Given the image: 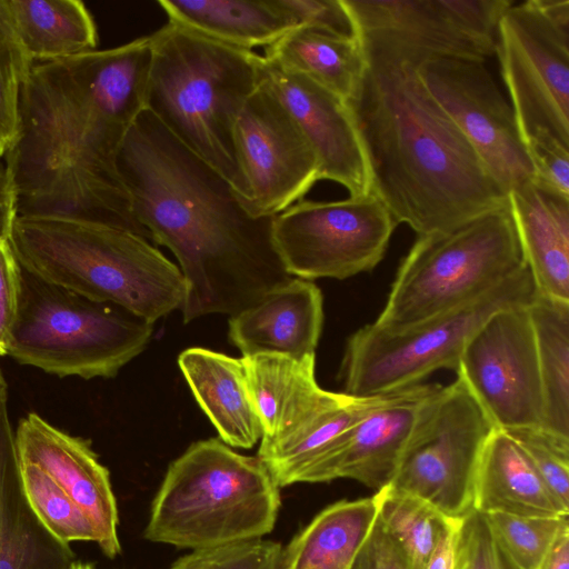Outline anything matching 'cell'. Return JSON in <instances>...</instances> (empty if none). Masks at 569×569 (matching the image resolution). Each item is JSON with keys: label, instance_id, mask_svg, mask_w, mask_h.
Wrapping results in <instances>:
<instances>
[{"label": "cell", "instance_id": "6da1fadb", "mask_svg": "<svg viewBox=\"0 0 569 569\" xmlns=\"http://www.w3.org/2000/svg\"><path fill=\"white\" fill-rule=\"evenodd\" d=\"M151 64V36L33 63L20 93L19 136L6 156L17 216H70L150 239L117 154L147 110Z\"/></svg>", "mask_w": 569, "mask_h": 569}, {"label": "cell", "instance_id": "7a4b0ae2", "mask_svg": "<svg viewBox=\"0 0 569 569\" xmlns=\"http://www.w3.org/2000/svg\"><path fill=\"white\" fill-rule=\"evenodd\" d=\"M117 169L134 218L179 262L184 323L236 315L292 278L272 242L273 217L250 216L231 186L149 110L127 132Z\"/></svg>", "mask_w": 569, "mask_h": 569}, {"label": "cell", "instance_id": "3957f363", "mask_svg": "<svg viewBox=\"0 0 569 569\" xmlns=\"http://www.w3.org/2000/svg\"><path fill=\"white\" fill-rule=\"evenodd\" d=\"M366 68L346 101L371 192L418 236L453 230L507 206V193L419 76L429 53L360 34Z\"/></svg>", "mask_w": 569, "mask_h": 569}, {"label": "cell", "instance_id": "277c9868", "mask_svg": "<svg viewBox=\"0 0 569 569\" xmlns=\"http://www.w3.org/2000/svg\"><path fill=\"white\" fill-rule=\"evenodd\" d=\"M30 273L154 323L181 307L177 264L138 233L60 214L16 216L8 236Z\"/></svg>", "mask_w": 569, "mask_h": 569}, {"label": "cell", "instance_id": "5b68a950", "mask_svg": "<svg viewBox=\"0 0 569 569\" xmlns=\"http://www.w3.org/2000/svg\"><path fill=\"white\" fill-rule=\"evenodd\" d=\"M150 36L147 110L239 194L233 127L259 86L260 54L171 22Z\"/></svg>", "mask_w": 569, "mask_h": 569}, {"label": "cell", "instance_id": "8992f818", "mask_svg": "<svg viewBox=\"0 0 569 569\" xmlns=\"http://www.w3.org/2000/svg\"><path fill=\"white\" fill-rule=\"evenodd\" d=\"M280 489L257 456L217 438L196 441L168 467L143 536L191 551L262 539L277 522Z\"/></svg>", "mask_w": 569, "mask_h": 569}, {"label": "cell", "instance_id": "52a82bcc", "mask_svg": "<svg viewBox=\"0 0 569 569\" xmlns=\"http://www.w3.org/2000/svg\"><path fill=\"white\" fill-rule=\"evenodd\" d=\"M152 331L153 323L122 307L89 299L21 267L6 355L59 377L112 378L144 350Z\"/></svg>", "mask_w": 569, "mask_h": 569}, {"label": "cell", "instance_id": "ba28073f", "mask_svg": "<svg viewBox=\"0 0 569 569\" xmlns=\"http://www.w3.org/2000/svg\"><path fill=\"white\" fill-rule=\"evenodd\" d=\"M523 267L508 203L453 230L418 236L373 325L408 329L476 300Z\"/></svg>", "mask_w": 569, "mask_h": 569}, {"label": "cell", "instance_id": "9c48e42d", "mask_svg": "<svg viewBox=\"0 0 569 569\" xmlns=\"http://www.w3.org/2000/svg\"><path fill=\"white\" fill-rule=\"evenodd\" d=\"M537 295L533 278L523 267L476 300L400 331L373 323L347 341L339 378L347 395L372 397L419 383L439 369H458L462 349L473 332L496 311L528 306Z\"/></svg>", "mask_w": 569, "mask_h": 569}, {"label": "cell", "instance_id": "30bf717a", "mask_svg": "<svg viewBox=\"0 0 569 569\" xmlns=\"http://www.w3.org/2000/svg\"><path fill=\"white\" fill-rule=\"evenodd\" d=\"M495 53L525 146H569V0H527L500 19Z\"/></svg>", "mask_w": 569, "mask_h": 569}, {"label": "cell", "instance_id": "8fae6325", "mask_svg": "<svg viewBox=\"0 0 569 569\" xmlns=\"http://www.w3.org/2000/svg\"><path fill=\"white\" fill-rule=\"evenodd\" d=\"M496 429L457 377L426 407L389 488L419 497L449 518L475 508L483 447Z\"/></svg>", "mask_w": 569, "mask_h": 569}, {"label": "cell", "instance_id": "7c38bea8", "mask_svg": "<svg viewBox=\"0 0 569 569\" xmlns=\"http://www.w3.org/2000/svg\"><path fill=\"white\" fill-rule=\"evenodd\" d=\"M397 226L369 192L338 201H298L273 217L271 237L290 276L343 280L382 260Z\"/></svg>", "mask_w": 569, "mask_h": 569}, {"label": "cell", "instance_id": "4fadbf2b", "mask_svg": "<svg viewBox=\"0 0 569 569\" xmlns=\"http://www.w3.org/2000/svg\"><path fill=\"white\" fill-rule=\"evenodd\" d=\"M233 147L241 180L236 198L254 218L281 213L320 180L317 157L298 124L260 84L236 119Z\"/></svg>", "mask_w": 569, "mask_h": 569}, {"label": "cell", "instance_id": "5bb4252c", "mask_svg": "<svg viewBox=\"0 0 569 569\" xmlns=\"http://www.w3.org/2000/svg\"><path fill=\"white\" fill-rule=\"evenodd\" d=\"M528 306L492 313L466 342L456 371L499 430L542 421V388Z\"/></svg>", "mask_w": 569, "mask_h": 569}, {"label": "cell", "instance_id": "9a60e30c", "mask_svg": "<svg viewBox=\"0 0 569 569\" xmlns=\"http://www.w3.org/2000/svg\"><path fill=\"white\" fill-rule=\"evenodd\" d=\"M418 71L428 91L507 194L535 179L511 106L485 61L430 56L420 62Z\"/></svg>", "mask_w": 569, "mask_h": 569}, {"label": "cell", "instance_id": "2e32d148", "mask_svg": "<svg viewBox=\"0 0 569 569\" xmlns=\"http://www.w3.org/2000/svg\"><path fill=\"white\" fill-rule=\"evenodd\" d=\"M258 73L259 84L284 106L312 148L320 180L341 184L349 197L371 192L366 154L346 101L263 56Z\"/></svg>", "mask_w": 569, "mask_h": 569}, {"label": "cell", "instance_id": "e0dca14e", "mask_svg": "<svg viewBox=\"0 0 569 569\" xmlns=\"http://www.w3.org/2000/svg\"><path fill=\"white\" fill-rule=\"evenodd\" d=\"M439 383H419L391 393L366 415L300 482L356 480L379 491L392 481L409 441Z\"/></svg>", "mask_w": 569, "mask_h": 569}, {"label": "cell", "instance_id": "ac0fdd59", "mask_svg": "<svg viewBox=\"0 0 569 569\" xmlns=\"http://www.w3.org/2000/svg\"><path fill=\"white\" fill-rule=\"evenodd\" d=\"M14 442L19 461L39 467L54 480L92 521L102 552L109 558L118 556L119 516L110 473L90 443L36 413L21 419Z\"/></svg>", "mask_w": 569, "mask_h": 569}, {"label": "cell", "instance_id": "d6986e66", "mask_svg": "<svg viewBox=\"0 0 569 569\" xmlns=\"http://www.w3.org/2000/svg\"><path fill=\"white\" fill-rule=\"evenodd\" d=\"M323 325V298L310 280L290 278L229 318V340L242 357L277 353L316 357Z\"/></svg>", "mask_w": 569, "mask_h": 569}, {"label": "cell", "instance_id": "ffe728a7", "mask_svg": "<svg viewBox=\"0 0 569 569\" xmlns=\"http://www.w3.org/2000/svg\"><path fill=\"white\" fill-rule=\"evenodd\" d=\"M383 397L323 390L291 427L272 440L260 441L257 457L280 488L299 483L300 477L338 447Z\"/></svg>", "mask_w": 569, "mask_h": 569}, {"label": "cell", "instance_id": "44dd1931", "mask_svg": "<svg viewBox=\"0 0 569 569\" xmlns=\"http://www.w3.org/2000/svg\"><path fill=\"white\" fill-rule=\"evenodd\" d=\"M507 201L537 292L569 301V197L532 180Z\"/></svg>", "mask_w": 569, "mask_h": 569}, {"label": "cell", "instance_id": "7402d4cb", "mask_svg": "<svg viewBox=\"0 0 569 569\" xmlns=\"http://www.w3.org/2000/svg\"><path fill=\"white\" fill-rule=\"evenodd\" d=\"M7 400L0 392V569H71L70 546L47 531L24 495Z\"/></svg>", "mask_w": 569, "mask_h": 569}, {"label": "cell", "instance_id": "603a6c76", "mask_svg": "<svg viewBox=\"0 0 569 569\" xmlns=\"http://www.w3.org/2000/svg\"><path fill=\"white\" fill-rule=\"evenodd\" d=\"M178 365L220 440L233 448H252L262 429L242 359L196 347L183 350Z\"/></svg>", "mask_w": 569, "mask_h": 569}, {"label": "cell", "instance_id": "cb8c5ba5", "mask_svg": "<svg viewBox=\"0 0 569 569\" xmlns=\"http://www.w3.org/2000/svg\"><path fill=\"white\" fill-rule=\"evenodd\" d=\"M359 34L383 36L430 56L486 61L487 53L455 23L445 0H342Z\"/></svg>", "mask_w": 569, "mask_h": 569}, {"label": "cell", "instance_id": "d4e9b609", "mask_svg": "<svg viewBox=\"0 0 569 569\" xmlns=\"http://www.w3.org/2000/svg\"><path fill=\"white\" fill-rule=\"evenodd\" d=\"M473 508L483 515L569 516L522 449L499 429L492 430L479 460Z\"/></svg>", "mask_w": 569, "mask_h": 569}, {"label": "cell", "instance_id": "484cf974", "mask_svg": "<svg viewBox=\"0 0 569 569\" xmlns=\"http://www.w3.org/2000/svg\"><path fill=\"white\" fill-rule=\"evenodd\" d=\"M169 22L214 41L254 51L296 29L278 0H159Z\"/></svg>", "mask_w": 569, "mask_h": 569}, {"label": "cell", "instance_id": "4316f807", "mask_svg": "<svg viewBox=\"0 0 569 569\" xmlns=\"http://www.w3.org/2000/svg\"><path fill=\"white\" fill-rule=\"evenodd\" d=\"M380 492L321 510L283 547L284 569H349L379 512Z\"/></svg>", "mask_w": 569, "mask_h": 569}, {"label": "cell", "instance_id": "83f0119b", "mask_svg": "<svg viewBox=\"0 0 569 569\" xmlns=\"http://www.w3.org/2000/svg\"><path fill=\"white\" fill-rule=\"evenodd\" d=\"M248 387L259 417L262 436L269 441L292 426L320 397L316 357L298 360L277 353L242 357Z\"/></svg>", "mask_w": 569, "mask_h": 569}, {"label": "cell", "instance_id": "f1b7e54d", "mask_svg": "<svg viewBox=\"0 0 569 569\" xmlns=\"http://www.w3.org/2000/svg\"><path fill=\"white\" fill-rule=\"evenodd\" d=\"M264 58L280 68L306 77L347 101L366 68L358 38H345L299 28L264 49Z\"/></svg>", "mask_w": 569, "mask_h": 569}, {"label": "cell", "instance_id": "f546056e", "mask_svg": "<svg viewBox=\"0 0 569 569\" xmlns=\"http://www.w3.org/2000/svg\"><path fill=\"white\" fill-rule=\"evenodd\" d=\"M26 52L33 62L96 50L94 20L79 0H4Z\"/></svg>", "mask_w": 569, "mask_h": 569}, {"label": "cell", "instance_id": "4dcf8cb0", "mask_svg": "<svg viewBox=\"0 0 569 569\" xmlns=\"http://www.w3.org/2000/svg\"><path fill=\"white\" fill-rule=\"evenodd\" d=\"M542 388L540 427L569 439V301L537 292L527 307Z\"/></svg>", "mask_w": 569, "mask_h": 569}, {"label": "cell", "instance_id": "1f68e13d", "mask_svg": "<svg viewBox=\"0 0 569 569\" xmlns=\"http://www.w3.org/2000/svg\"><path fill=\"white\" fill-rule=\"evenodd\" d=\"M379 492L380 519L402 547L413 569H425L449 517L413 495L389 487Z\"/></svg>", "mask_w": 569, "mask_h": 569}, {"label": "cell", "instance_id": "d6a6232c", "mask_svg": "<svg viewBox=\"0 0 569 569\" xmlns=\"http://www.w3.org/2000/svg\"><path fill=\"white\" fill-rule=\"evenodd\" d=\"M20 471L27 500L52 537L66 545L98 542L92 521L54 480L32 463L20 462Z\"/></svg>", "mask_w": 569, "mask_h": 569}, {"label": "cell", "instance_id": "836d02e7", "mask_svg": "<svg viewBox=\"0 0 569 569\" xmlns=\"http://www.w3.org/2000/svg\"><path fill=\"white\" fill-rule=\"evenodd\" d=\"M0 0V154L6 158L20 130V93L33 66Z\"/></svg>", "mask_w": 569, "mask_h": 569}, {"label": "cell", "instance_id": "e575fe53", "mask_svg": "<svg viewBox=\"0 0 569 569\" xmlns=\"http://www.w3.org/2000/svg\"><path fill=\"white\" fill-rule=\"evenodd\" d=\"M485 518L499 546L520 569H538L559 532L569 525L568 516L523 517L491 512Z\"/></svg>", "mask_w": 569, "mask_h": 569}, {"label": "cell", "instance_id": "d590c367", "mask_svg": "<svg viewBox=\"0 0 569 569\" xmlns=\"http://www.w3.org/2000/svg\"><path fill=\"white\" fill-rule=\"evenodd\" d=\"M503 431L522 449L551 493L569 511V439L540 426Z\"/></svg>", "mask_w": 569, "mask_h": 569}, {"label": "cell", "instance_id": "8d00e7d4", "mask_svg": "<svg viewBox=\"0 0 569 569\" xmlns=\"http://www.w3.org/2000/svg\"><path fill=\"white\" fill-rule=\"evenodd\" d=\"M169 569H284L283 547L276 541L257 539L193 550Z\"/></svg>", "mask_w": 569, "mask_h": 569}, {"label": "cell", "instance_id": "74e56055", "mask_svg": "<svg viewBox=\"0 0 569 569\" xmlns=\"http://www.w3.org/2000/svg\"><path fill=\"white\" fill-rule=\"evenodd\" d=\"M462 569H520L491 533L483 513L472 510L461 529Z\"/></svg>", "mask_w": 569, "mask_h": 569}, {"label": "cell", "instance_id": "f35d334b", "mask_svg": "<svg viewBox=\"0 0 569 569\" xmlns=\"http://www.w3.org/2000/svg\"><path fill=\"white\" fill-rule=\"evenodd\" d=\"M296 29L306 28L345 38H357L342 0H278Z\"/></svg>", "mask_w": 569, "mask_h": 569}, {"label": "cell", "instance_id": "ab89813d", "mask_svg": "<svg viewBox=\"0 0 569 569\" xmlns=\"http://www.w3.org/2000/svg\"><path fill=\"white\" fill-rule=\"evenodd\" d=\"M535 181L569 197V146L551 137H537L526 144Z\"/></svg>", "mask_w": 569, "mask_h": 569}, {"label": "cell", "instance_id": "60d3db41", "mask_svg": "<svg viewBox=\"0 0 569 569\" xmlns=\"http://www.w3.org/2000/svg\"><path fill=\"white\" fill-rule=\"evenodd\" d=\"M349 569H413V567L378 515Z\"/></svg>", "mask_w": 569, "mask_h": 569}, {"label": "cell", "instance_id": "b9f144b4", "mask_svg": "<svg viewBox=\"0 0 569 569\" xmlns=\"http://www.w3.org/2000/svg\"><path fill=\"white\" fill-rule=\"evenodd\" d=\"M20 274L21 267L8 238H0V356L6 355V347L17 315Z\"/></svg>", "mask_w": 569, "mask_h": 569}, {"label": "cell", "instance_id": "7bdbcfd3", "mask_svg": "<svg viewBox=\"0 0 569 569\" xmlns=\"http://www.w3.org/2000/svg\"><path fill=\"white\" fill-rule=\"evenodd\" d=\"M462 519L449 518L425 569H462Z\"/></svg>", "mask_w": 569, "mask_h": 569}, {"label": "cell", "instance_id": "ee69618b", "mask_svg": "<svg viewBox=\"0 0 569 569\" xmlns=\"http://www.w3.org/2000/svg\"><path fill=\"white\" fill-rule=\"evenodd\" d=\"M538 569H569V525L559 532Z\"/></svg>", "mask_w": 569, "mask_h": 569}, {"label": "cell", "instance_id": "f6af8a7d", "mask_svg": "<svg viewBox=\"0 0 569 569\" xmlns=\"http://www.w3.org/2000/svg\"><path fill=\"white\" fill-rule=\"evenodd\" d=\"M16 216L14 206L0 207V238H8Z\"/></svg>", "mask_w": 569, "mask_h": 569}, {"label": "cell", "instance_id": "bcb514c9", "mask_svg": "<svg viewBox=\"0 0 569 569\" xmlns=\"http://www.w3.org/2000/svg\"><path fill=\"white\" fill-rule=\"evenodd\" d=\"M7 391V383L2 377V373L0 371V392Z\"/></svg>", "mask_w": 569, "mask_h": 569}, {"label": "cell", "instance_id": "7dc6e473", "mask_svg": "<svg viewBox=\"0 0 569 569\" xmlns=\"http://www.w3.org/2000/svg\"><path fill=\"white\" fill-rule=\"evenodd\" d=\"M86 563L76 562L71 569H83Z\"/></svg>", "mask_w": 569, "mask_h": 569}, {"label": "cell", "instance_id": "c3c4849f", "mask_svg": "<svg viewBox=\"0 0 569 569\" xmlns=\"http://www.w3.org/2000/svg\"><path fill=\"white\" fill-rule=\"evenodd\" d=\"M83 569H96V568L90 563H86Z\"/></svg>", "mask_w": 569, "mask_h": 569}, {"label": "cell", "instance_id": "681fc988", "mask_svg": "<svg viewBox=\"0 0 569 569\" xmlns=\"http://www.w3.org/2000/svg\"><path fill=\"white\" fill-rule=\"evenodd\" d=\"M0 159H3V157L0 154Z\"/></svg>", "mask_w": 569, "mask_h": 569}]
</instances>
